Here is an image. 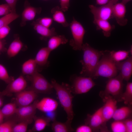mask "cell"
Segmentation results:
<instances>
[{"instance_id": "2e32d148", "label": "cell", "mask_w": 132, "mask_h": 132, "mask_svg": "<svg viewBox=\"0 0 132 132\" xmlns=\"http://www.w3.org/2000/svg\"><path fill=\"white\" fill-rule=\"evenodd\" d=\"M37 109L46 113L53 112L57 108L58 104L54 99L49 97L43 98L38 101L36 104Z\"/></svg>"}, {"instance_id": "52a82bcc", "label": "cell", "mask_w": 132, "mask_h": 132, "mask_svg": "<svg viewBox=\"0 0 132 132\" xmlns=\"http://www.w3.org/2000/svg\"><path fill=\"white\" fill-rule=\"evenodd\" d=\"M72 84V92L76 94L86 93L96 85L90 77L77 75L73 76Z\"/></svg>"}, {"instance_id": "7402d4cb", "label": "cell", "mask_w": 132, "mask_h": 132, "mask_svg": "<svg viewBox=\"0 0 132 132\" xmlns=\"http://www.w3.org/2000/svg\"><path fill=\"white\" fill-rule=\"evenodd\" d=\"M63 12L58 6L54 7L51 10L53 20L64 27H67L69 24L66 20Z\"/></svg>"}, {"instance_id": "4316f807", "label": "cell", "mask_w": 132, "mask_h": 132, "mask_svg": "<svg viewBox=\"0 0 132 132\" xmlns=\"http://www.w3.org/2000/svg\"><path fill=\"white\" fill-rule=\"evenodd\" d=\"M123 101L124 103L128 106H131L132 104V83L128 82L125 91L122 93L121 98V101Z\"/></svg>"}, {"instance_id": "603a6c76", "label": "cell", "mask_w": 132, "mask_h": 132, "mask_svg": "<svg viewBox=\"0 0 132 132\" xmlns=\"http://www.w3.org/2000/svg\"><path fill=\"white\" fill-rule=\"evenodd\" d=\"M23 44L19 37L16 36L6 51L8 56L14 57L17 55L22 49Z\"/></svg>"}, {"instance_id": "8d00e7d4", "label": "cell", "mask_w": 132, "mask_h": 132, "mask_svg": "<svg viewBox=\"0 0 132 132\" xmlns=\"http://www.w3.org/2000/svg\"><path fill=\"white\" fill-rule=\"evenodd\" d=\"M11 12V9L7 3L0 5V16H4Z\"/></svg>"}, {"instance_id": "ffe728a7", "label": "cell", "mask_w": 132, "mask_h": 132, "mask_svg": "<svg viewBox=\"0 0 132 132\" xmlns=\"http://www.w3.org/2000/svg\"><path fill=\"white\" fill-rule=\"evenodd\" d=\"M51 52L47 47L42 48L39 50L34 59L38 66L44 67L48 65V59Z\"/></svg>"}, {"instance_id": "f35d334b", "label": "cell", "mask_w": 132, "mask_h": 132, "mask_svg": "<svg viewBox=\"0 0 132 132\" xmlns=\"http://www.w3.org/2000/svg\"><path fill=\"white\" fill-rule=\"evenodd\" d=\"M76 132H92L93 130L89 125L85 124L78 127L76 130Z\"/></svg>"}, {"instance_id": "7dc6e473", "label": "cell", "mask_w": 132, "mask_h": 132, "mask_svg": "<svg viewBox=\"0 0 132 132\" xmlns=\"http://www.w3.org/2000/svg\"><path fill=\"white\" fill-rule=\"evenodd\" d=\"M132 0H122L121 2L126 5L128 2Z\"/></svg>"}, {"instance_id": "e0dca14e", "label": "cell", "mask_w": 132, "mask_h": 132, "mask_svg": "<svg viewBox=\"0 0 132 132\" xmlns=\"http://www.w3.org/2000/svg\"><path fill=\"white\" fill-rule=\"evenodd\" d=\"M25 7L22 14L21 25L23 26L27 22L33 20L37 14H39L41 11V7L36 8L31 6L28 2H25Z\"/></svg>"}, {"instance_id": "60d3db41", "label": "cell", "mask_w": 132, "mask_h": 132, "mask_svg": "<svg viewBox=\"0 0 132 132\" xmlns=\"http://www.w3.org/2000/svg\"><path fill=\"white\" fill-rule=\"evenodd\" d=\"M70 0H60L61 9L64 12L68 11L70 6Z\"/></svg>"}, {"instance_id": "ee69618b", "label": "cell", "mask_w": 132, "mask_h": 132, "mask_svg": "<svg viewBox=\"0 0 132 132\" xmlns=\"http://www.w3.org/2000/svg\"><path fill=\"white\" fill-rule=\"evenodd\" d=\"M111 0H96V4L98 5H104L109 3Z\"/></svg>"}, {"instance_id": "e575fe53", "label": "cell", "mask_w": 132, "mask_h": 132, "mask_svg": "<svg viewBox=\"0 0 132 132\" xmlns=\"http://www.w3.org/2000/svg\"><path fill=\"white\" fill-rule=\"evenodd\" d=\"M27 122L21 121L18 123L15 124L13 126V132H25L27 131L28 124Z\"/></svg>"}, {"instance_id": "ba28073f", "label": "cell", "mask_w": 132, "mask_h": 132, "mask_svg": "<svg viewBox=\"0 0 132 132\" xmlns=\"http://www.w3.org/2000/svg\"><path fill=\"white\" fill-rule=\"evenodd\" d=\"M102 110L101 107L92 115L88 114L85 120V124L90 126L93 132H108Z\"/></svg>"}, {"instance_id": "83f0119b", "label": "cell", "mask_w": 132, "mask_h": 132, "mask_svg": "<svg viewBox=\"0 0 132 132\" xmlns=\"http://www.w3.org/2000/svg\"><path fill=\"white\" fill-rule=\"evenodd\" d=\"M130 51L119 50L109 51V54L112 59L116 62H120L128 58Z\"/></svg>"}, {"instance_id": "8992f818", "label": "cell", "mask_w": 132, "mask_h": 132, "mask_svg": "<svg viewBox=\"0 0 132 132\" xmlns=\"http://www.w3.org/2000/svg\"><path fill=\"white\" fill-rule=\"evenodd\" d=\"M123 79L120 73L116 76L109 78L106 82L104 91L100 92L112 96L117 101H121V98L123 93Z\"/></svg>"}, {"instance_id": "c3c4849f", "label": "cell", "mask_w": 132, "mask_h": 132, "mask_svg": "<svg viewBox=\"0 0 132 132\" xmlns=\"http://www.w3.org/2000/svg\"><path fill=\"white\" fill-rule=\"evenodd\" d=\"M119 0H111L110 2L114 4L117 3V2Z\"/></svg>"}, {"instance_id": "74e56055", "label": "cell", "mask_w": 132, "mask_h": 132, "mask_svg": "<svg viewBox=\"0 0 132 132\" xmlns=\"http://www.w3.org/2000/svg\"><path fill=\"white\" fill-rule=\"evenodd\" d=\"M10 28L8 25H5L0 28V39H3L9 33Z\"/></svg>"}, {"instance_id": "277c9868", "label": "cell", "mask_w": 132, "mask_h": 132, "mask_svg": "<svg viewBox=\"0 0 132 132\" xmlns=\"http://www.w3.org/2000/svg\"><path fill=\"white\" fill-rule=\"evenodd\" d=\"M27 76L31 83V89L37 94H50L52 92L54 88L51 83L39 71H36L33 75Z\"/></svg>"}, {"instance_id": "ab89813d", "label": "cell", "mask_w": 132, "mask_h": 132, "mask_svg": "<svg viewBox=\"0 0 132 132\" xmlns=\"http://www.w3.org/2000/svg\"><path fill=\"white\" fill-rule=\"evenodd\" d=\"M125 126L126 132H132V119L131 117L122 121Z\"/></svg>"}, {"instance_id": "9a60e30c", "label": "cell", "mask_w": 132, "mask_h": 132, "mask_svg": "<svg viewBox=\"0 0 132 132\" xmlns=\"http://www.w3.org/2000/svg\"><path fill=\"white\" fill-rule=\"evenodd\" d=\"M117 68L123 80L128 82L132 74V56L122 62H116Z\"/></svg>"}, {"instance_id": "681fc988", "label": "cell", "mask_w": 132, "mask_h": 132, "mask_svg": "<svg viewBox=\"0 0 132 132\" xmlns=\"http://www.w3.org/2000/svg\"><path fill=\"white\" fill-rule=\"evenodd\" d=\"M132 46H131V49H130V50H129L130 53L131 54V55H132Z\"/></svg>"}, {"instance_id": "6da1fadb", "label": "cell", "mask_w": 132, "mask_h": 132, "mask_svg": "<svg viewBox=\"0 0 132 132\" xmlns=\"http://www.w3.org/2000/svg\"><path fill=\"white\" fill-rule=\"evenodd\" d=\"M83 59L80 61L82 66L80 74L83 76L92 78L98 65L99 59L104 51H100L91 47L88 43L83 44Z\"/></svg>"}, {"instance_id": "f546056e", "label": "cell", "mask_w": 132, "mask_h": 132, "mask_svg": "<svg viewBox=\"0 0 132 132\" xmlns=\"http://www.w3.org/2000/svg\"><path fill=\"white\" fill-rule=\"evenodd\" d=\"M15 103H11L4 105L0 109L4 118L9 117L15 113L17 108Z\"/></svg>"}, {"instance_id": "836d02e7", "label": "cell", "mask_w": 132, "mask_h": 132, "mask_svg": "<svg viewBox=\"0 0 132 132\" xmlns=\"http://www.w3.org/2000/svg\"><path fill=\"white\" fill-rule=\"evenodd\" d=\"M13 121H9L0 124V132H12L13 127L15 124Z\"/></svg>"}, {"instance_id": "bcb514c9", "label": "cell", "mask_w": 132, "mask_h": 132, "mask_svg": "<svg viewBox=\"0 0 132 132\" xmlns=\"http://www.w3.org/2000/svg\"><path fill=\"white\" fill-rule=\"evenodd\" d=\"M4 117L0 109V124L3 122Z\"/></svg>"}, {"instance_id": "d590c367", "label": "cell", "mask_w": 132, "mask_h": 132, "mask_svg": "<svg viewBox=\"0 0 132 132\" xmlns=\"http://www.w3.org/2000/svg\"><path fill=\"white\" fill-rule=\"evenodd\" d=\"M53 20L51 18L44 17L38 18L35 22L44 26L49 28L52 24Z\"/></svg>"}, {"instance_id": "4dcf8cb0", "label": "cell", "mask_w": 132, "mask_h": 132, "mask_svg": "<svg viewBox=\"0 0 132 132\" xmlns=\"http://www.w3.org/2000/svg\"><path fill=\"white\" fill-rule=\"evenodd\" d=\"M19 17L16 12H11L0 18V28L6 25H8Z\"/></svg>"}, {"instance_id": "30bf717a", "label": "cell", "mask_w": 132, "mask_h": 132, "mask_svg": "<svg viewBox=\"0 0 132 132\" xmlns=\"http://www.w3.org/2000/svg\"><path fill=\"white\" fill-rule=\"evenodd\" d=\"M38 101L35 100L29 105L17 108L15 113L21 121H26L29 123L32 122L37 109L36 105Z\"/></svg>"}, {"instance_id": "cb8c5ba5", "label": "cell", "mask_w": 132, "mask_h": 132, "mask_svg": "<svg viewBox=\"0 0 132 132\" xmlns=\"http://www.w3.org/2000/svg\"><path fill=\"white\" fill-rule=\"evenodd\" d=\"M22 70L23 74L30 76L36 71H39V69L34 59H30L23 63L22 66Z\"/></svg>"}, {"instance_id": "44dd1931", "label": "cell", "mask_w": 132, "mask_h": 132, "mask_svg": "<svg viewBox=\"0 0 132 132\" xmlns=\"http://www.w3.org/2000/svg\"><path fill=\"white\" fill-rule=\"evenodd\" d=\"M132 113L131 106H123L116 109L112 118L114 121H123L131 117Z\"/></svg>"}, {"instance_id": "5bb4252c", "label": "cell", "mask_w": 132, "mask_h": 132, "mask_svg": "<svg viewBox=\"0 0 132 132\" xmlns=\"http://www.w3.org/2000/svg\"><path fill=\"white\" fill-rule=\"evenodd\" d=\"M125 5L121 2L116 3L113 6L111 18L115 19L117 23L121 26L126 25L128 20L126 18Z\"/></svg>"}, {"instance_id": "7a4b0ae2", "label": "cell", "mask_w": 132, "mask_h": 132, "mask_svg": "<svg viewBox=\"0 0 132 132\" xmlns=\"http://www.w3.org/2000/svg\"><path fill=\"white\" fill-rule=\"evenodd\" d=\"M51 84L56 92L60 103L66 114L67 120L72 122L74 115L71 86L64 83L60 84L54 79L51 80Z\"/></svg>"}, {"instance_id": "1f68e13d", "label": "cell", "mask_w": 132, "mask_h": 132, "mask_svg": "<svg viewBox=\"0 0 132 132\" xmlns=\"http://www.w3.org/2000/svg\"><path fill=\"white\" fill-rule=\"evenodd\" d=\"M0 79L8 84L14 79L13 77L9 75L6 68L0 64Z\"/></svg>"}, {"instance_id": "3957f363", "label": "cell", "mask_w": 132, "mask_h": 132, "mask_svg": "<svg viewBox=\"0 0 132 132\" xmlns=\"http://www.w3.org/2000/svg\"><path fill=\"white\" fill-rule=\"evenodd\" d=\"M118 71L115 62L110 56L109 51L106 50L99 60L92 78L101 76L110 78L117 76Z\"/></svg>"}, {"instance_id": "7c38bea8", "label": "cell", "mask_w": 132, "mask_h": 132, "mask_svg": "<svg viewBox=\"0 0 132 132\" xmlns=\"http://www.w3.org/2000/svg\"><path fill=\"white\" fill-rule=\"evenodd\" d=\"M27 82L23 76L21 75L8 84L5 89L1 92L3 96L12 93H17L24 90L27 86Z\"/></svg>"}, {"instance_id": "9c48e42d", "label": "cell", "mask_w": 132, "mask_h": 132, "mask_svg": "<svg viewBox=\"0 0 132 132\" xmlns=\"http://www.w3.org/2000/svg\"><path fill=\"white\" fill-rule=\"evenodd\" d=\"M99 95L104 103L102 107V113L106 122L112 118L117 108V100L112 96L109 94H104L100 92Z\"/></svg>"}, {"instance_id": "4fadbf2b", "label": "cell", "mask_w": 132, "mask_h": 132, "mask_svg": "<svg viewBox=\"0 0 132 132\" xmlns=\"http://www.w3.org/2000/svg\"><path fill=\"white\" fill-rule=\"evenodd\" d=\"M16 94L15 103L19 107L27 106L31 104L37 97V94L31 89L23 90Z\"/></svg>"}, {"instance_id": "ac0fdd59", "label": "cell", "mask_w": 132, "mask_h": 132, "mask_svg": "<svg viewBox=\"0 0 132 132\" xmlns=\"http://www.w3.org/2000/svg\"><path fill=\"white\" fill-rule=\"evenodd\" d=\"M32 24L34 30L37 33L41 35V38L42 39L46 40L53 36L57 35L54 28L50 29L35 22L33 23Z\"/></svg>"}, {"instance_id": "5b68a950", "label": "cell", "mask_w": 132, "mask_h": 132, "mask_svg": "<svg viewBox=\"0 0 132 132\" xmlns=\"http://www.w3.org/2000/svg\"><path fill=\"white\" fill-rule=\"evenodd\" d=\"M72 38L69 41L70 45L75 50H81L85 30L82 24L73 17L70 24Z\"/></svg>"}, {"instance_id": "d4e9b609", "label": "cell", "mask_w": 132, "mask_h": 132, "mask_svg": "<svg viewBox=\"0 0 132 132\" xmlns=\"http://www.w3.org/2000/svg\"><path fill=\"white\" fill-rule=\"evenodd\" d=\"M68 41L64 35H56L49 38L47 47L51 52L61 44H66Z\"/></svg>"}, {"instance_id": "8fae6325", "label": "cell", "mask_w": 132, "mask_h": 132, "mask_svg": "<svg viewBox=\"0 0 132 132\" xmlns=\"http://www.w3.org/2000/svg\"><path fill=\"white\" fill-rule=\"evenodd\" d=\"M113 5L110 2L100 7L90 5L89 7L94 19L108 20L111 18Z\"/></svg>"}, {"instance_id": "b9f144b4", "label": "cell", "mask_w": 132, "mask_h": 132, "mask_svg": "<svg viewBox=\"0 0 132 132\" xmlns=\"http://www.w3.org/2000/svg\"><path fill=\"white\" fill-rule=\"evenodd\" d=\"M9 6L11 12H16V6L17 0H5Z\"/></svg>"}, {"instance_id": "7bdbcfd3", "label": "cell", "mask_w": 132, "mask_h": 132, "mask_svg": "<svg viewBox=\"0 0 132 132\" xmlns=\"http://www.w3.org/2000/svg\"><path fill=\"white\" fill-rule=\"evenodd\" d=\"M6 44L5 40L0 39V54L6 52L7 49L5 47Z\"/></svg>"}, {"instance_id": "484cf974", "label": "cell", "mask_w": 132, "mask_h": 132, "mask_svg": "<svg viewBox=\"0 0 132 132\" xmlns=\"http://www.w3.org/2000/svg\"><path fill=\"white\" fill-rule=\"evenodd\" d=\"M72 122L67 120L62 122L54 120L52 124V129L54 132H71L74 131L71 126Z\"/></svg>"}, {"instance_id": "f1b7e54d", "label": "cell", "mask_w": 132, "mask_h": 132, "mask_svg": "<svg viewBox=\"0 0 132 132\" xmlns=\"http://www.w3.org/2000/svg\"><path fill=\"white\" fill-rule=\"evenodd\" d=\"M51 119L48 117H39L35 120L34 124V130L40 132L44 130L49 124Z\"/></svg>"}, {"instance_id": "d6a6232c", "label": "cell", "mask_w": 132, "mask_h": 132, "mask_svg": "<svg viewBox=\"0 0 132 132\" xmlns=\"http://www.w3.org/2000/svg\"><path fill=\"white\" fill-rule=\"evenodd\" d=\"M111 127L113 132H126L125 126L122 121H114L111 123Z\"/></svg>"}, {"instance_id": "f6af8a7d", "label": "cell", "mask_w": 132, "mask_h": 132, "mask_svg": "<svg viewBox=\"0 0 132 132\" xmlns=\"http://www.w3.org/2000/svg\"><path fill=\"white\" fill-rule=\"evenodd\" d=\"M3 96L1 93L0 91V108L2 107L3 104V99L2 96Z\"/></svg>"}, {"instance_id": "d6986e66", "label": "cell", "mask_w": 132, "mask_h": 132, "mask_svg": "<svg viewBox=\"0 0 132 132\" xmlns=\"http://www.w3.org/2000/svg\"><path fill=\"white\" fill-rule=\"evenodd\" d=\"M93 22L96 25L97 29L101 30L104 36L107 37L110 36L112 31L115 27L108 20L94 19Z\"/></svg>"}]
</instances>
